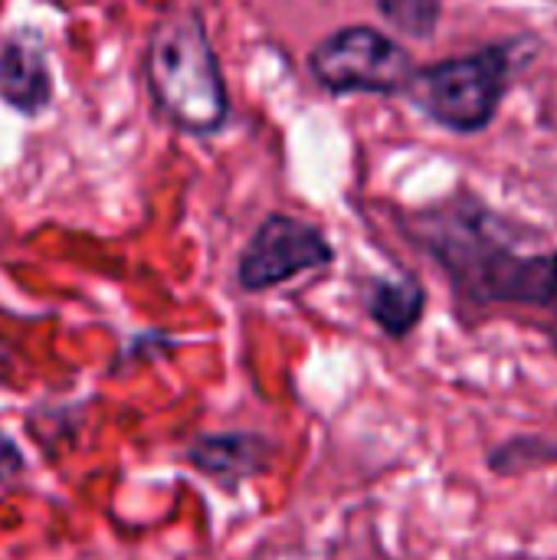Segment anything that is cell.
Returning a JSON list of instances; mask_svg holds the SVG:
<instances>
[{
  "instance_id": "1",
  "label": "cell",
  "mask_w": 557,
  "mask_h": 560,
  "mask_svg": "<svg viewBox=\"0 0 557 560\" xmlns=\"http://www.w3.org/2000/svg\"><path fill=\"white\" fill-rule=\"evenodd\" d=\"M414 233L463 299L479 305H557V253H522L509 226L483 203L460 197L427 210L414 220Z\"/></svg>"
},
{
  "instance_id": "4",
  "label": "cell",
  "mask_w": 557,
  "mask_h": 560,
  "mask_svg": "<svg viewBox=\"0 0 557 560\" xmlns=\"http://www.w3.org/2000/svg\"><path fill=\"white\" fill-rule=\"evenodd\" d=\"M312 75L328 92H404L414 75L410 52L374 26H345L322 39L309 59Z\"/></svg>"
},
{
  "instance_id": "3",
  "label": "cell",
  "mask_w": 557,
  "mask_h": 560,
  "mask_svg": "<svg viewBox=\"0 0 557 560\" xmlns=\"http://www.w3.org/2000/svg\"><path fill=\"white\" fill-rule=\"evenodd\" d=\"M509 52L492 46L463 59H443L437 66L414 69L404 92L437 125L473 135L496 118L499 102L509 89Z\"/></svg>"
},
{
  "instance_id": "6",
  "label": "cell",
  "mask_w": 557,
  "mask_h": 560,
  "mask_svg": "<svg viewBox=\"0 0 557 560\" xmlns=\"http://www.w3.org/2000/svg\"><path fill=\"white\" fill-rule=\"evenodd\" d=\"M272 456L276 443L263 433H207L187 446V463L223 489L266 472Z\"/></svg>"
},
{
  "instance_id": "10",
  "label": "cell",
  "mask_w": 557,
  "mask_h": 560,
  "mask_svg": "<svg viewBox=\"0 0 557 560\" xmlns=\"http://www.w3.org/2000/svg\"><path fill=\"white\" fill-rule=\"evenodd\" d=\"M23 472H26V456H23L20 443L10 433L0 430V486L20 479Z\"/></svg>"
},
{
  "instance_id": "9",
  "label": "cell",
  "mask_w": 557,
  "mask_h": 560,
  "mask_svg": "<svg viewBox=\"0 0 557 560\" xmlns=\"http://www.w3.org/2000/svg\"><path fill=\"white\" fill-rule=\"evenodd\" d=\"M378 10L391 26L414 39H427L440 23V0H378Z\"/></svg>"
},
{
  "instance_id": "7",
  "label": "cell",
  "mask_w": 557,
  "mask_h": 560,
  "mask_svg": "<svg viewBox=\"0 0 557 560\" xmlns=\"http://www.w3.org/2000/svg\"><path fill=\"white\" fill-rule=\"evenodd\" d=\"M0 92L16 112H43L53 98L46 49L33 30H20L0 52Z\"/></svg>"
},
{
  "instance_id": "2",
  "label": "cell",
  "mask_w": 557,
  "mask_h": 560,
  "mask_svg": "<svg viewBox=\"0 0 557 560\" xmlns=\"http://www.w3.org/2000/svg\"><path fill=\"white\" fill-rule=\"evenodd\" d=\"M144 75L158 112L187 135H213L227 121V85L194 10L167 13L154 23L144 56Z\"/></svg>"
},
{
  "instance_id": "5",
  "label": "cell",
  "mask_w": 557,
  "mask_h": 560,
  "mask_svg": "<svg viewBox=\"0 0 557 560\" xmlns=\"http://www.w3.org/2000/svg\"><path fill=\"white\" fill-rule=\"evenodd\" d=\"M335 256L325 233L305 220L272 213L259 223L256 236L240 256V285L246 292H263L279 282L295 279L299 272L322 269Z\"/></svg>"
},
{
  "instance_id": "8",
  "label": "cell",
  "mask_w": 557,
  "mask_h": 560,
  "mask_svg": "<svg viewBox=\"0 0 557 560\" xmlns=\"http://www.w3.org/2000/svg\"><path fill=\"white\" fill-rule=\"evenodd\" d=\"M427 308V292L417 279H378L368 292V312L391 338H407Z\"/></svg>"
}]
</instances>
